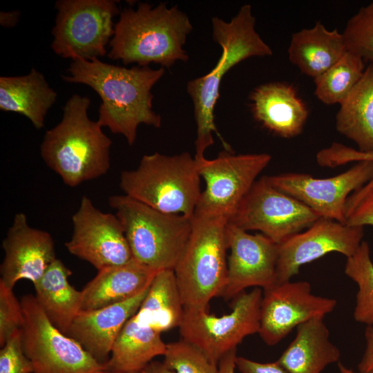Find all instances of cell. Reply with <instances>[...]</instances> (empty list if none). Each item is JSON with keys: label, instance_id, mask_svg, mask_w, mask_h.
<instances>
[{"label": "cell", "instance_id": "cell-18", "mask_svg": "<svg viewBox=\"0 0 373 373\" xmlns=\"http://www.w3.org/2000/svg\"><path fill=\"white\" fill-rule=\"evenodd\" d=\"M2 248L5 256L0 267V282L12 289L22 279L35 285L57 258L51 235L30 227L23 213L15 215Z\"/></svg>", "mask_w": 373, "mask_h": 373}, {"label": "cell", "instance_id": "cell-42", "mask_svg": "<svg viewBox=\"0 0 373 373\" xmlns=\"http://www.w3.org/2000/svg\"><path fill=\"white\" fill-rule=\"evenodd\" d=\"M338 367L339 370V373H361V372H356L353 371L352 370L347 367L345 365H344L341 363H338ZM369 373H373V372H369Z\"/></svg>", "mask_w": 373, "mask_h": 373}, {"label": "cell", "instance_id": "cell-26", "mask_svg": "<svg viewBox=\"0 0 373 373\" xmlns=\"http://www.w3.org/2000/svg\"><path fill=\"white\" fill-rule=\"evenodd\" d=\"M71 271L58 258L34 285L36 299L49 321L67 334L82 310V292L68 282Z\"/></svg>", "mask_w": 373, "mask_h": 373}, {"label": "cell", "instance_id": "cell-24", "mask_svg": "<svg viewBox=\"0 0 373 373\" xmlns=\"http://www.w3.org/2000/svg\"><path fill=\"white\" fill-rule=\"evenodd\" d=\"M347 51L343 33L317 22L291 35L287 50L290 62L313 79L323 74Z\"/></svg>", "mask_w": 373, "mask_h": 373}, {"label": "cell", "instance_id": "cell-15", "mask_svg": "<svg viewBox=\"0 0 373 373\" xmlns=\"http://www.w3.org/2000/svg\"><path fill=\"white\" fill-rule=\"evenodd\" d=\"M336 304L334 298L313 294L307 281L275 284L262 290L258 334L274 345L300 324L330 313Z\"/></svg>", "mask_w": 373, "mask_h": 373}, {"label": "cell", "instance_id": "cell-7", "mask_svg": "<svg viewBox=\"0 0 373 373\" xmlns=\"http://www.w3.org/2000/svg\"><path fill=\"white\" fill-rule=\"evenodd\" d=\"M133 258L156 271L174 269L189 239L192 218L156 210L126 195L108 198Z\"/></svg>", "mask_w": 373, "mask_h": 373}, {"label": "cell", "instance_id": "cell-5", "mask_svg": "<svg viewBox=\"0 0 373 373\" xmlns=\"http://www.w3.org/2000/svg\"><path fill=\"white\" fill-rule=\"evenodd\" d=\"M222 217L194 213L191 233L173 269L184 309H209L227 282L228 249Z\"/></svg>", "mask_w": 373, "mask_h": 373}, {"label": "cell", "instance_id": "cell-22", "mask_svg": "<svg viewBox=\"0 0 373 373\" xmlns=\"http://www.w3.org/2000/svg\"><path fill=\"white\" fill-rule=\"evenodd\" d=\"M324 317H315L296 327L294 340L276 361L288 373H321L339 361V349L329 341Z\"/></svg>", "mask_w": 373, "mask_h": 373}, {"label": "cell", "instance_id": "cell-30", "mask_svg": "<svg viewBox=\"0 0 373 373\" xmlns=\"http://www.w3.org/2000/svg\"><path fill=\"white\" fill-rule=\"evenodd\" d=\"M345 273L358 286L353 316L356 322L373 326V262L367 241L347 258Z\"/></svg>", "mask_w": 373, "mask_h": 373}, {"label": "cell", "instance_id": "cell-23", "mask_svg": "<svg viewBox=\"0 0 373 373\" xmlns=\"http://www.w3.org/2000/svg\"><path fill=\"white\" fill-rule=\"evenodd\" d=\"M57 98V93L35 68L24 75L0 77V110L26 117L36 129L44 126Z\"/></svg>", "mask_w": 373, "mask_h": 373}, {"label": "cell", "instance_id": "cell-27", "mask_svg": "<svg viewBox=\"0 0 373 373\" xmlns=\"http://www.w3.org/2000/svg\"><path fill=\"white\" fill-rule=\"evenodd\" d=\"M337 131L353 141L358 151L373 152V63L340 104L336 116Z\"/></svg>", "mask_w": 373, "mask_h": 373}, {"label": "cell", "instance_id": "cell-12", "mask_svg": "<svg viewBox=\"0 0 373 373\" xmlns=\"http://www.w3.org/2000/svg\"><path fill=\"white\" fill-rule=\"evenodd\" d=\"M271 160V156L265 153L235 155L226 151L213 160H197L206 187L195 213L229 221Z\"/></svg>", "mask_w": 373, "mask_h": 373}, {"label": "cell", "instance_id": "cell-35", "mask_svg": "<svg viewBox=\"0 0 373 373\" xmlns=\"http://www.w3.org/2000/svg\"><path fill=\"white\" fill-rule=\"evenodd\" d=\"M0 373H33V366L26 355L22 329L16 331L1 347Z\"/></svg>", "mask_w": 373, "mask_h": 373}, {"label": "cell", "instance_id": "cell-3", "mask_svg": "<svg viewBox=\"0 0 373 373\" xmlns=\"http://www.w3.org/2000/svg\"><path fill=\"white\" fill-rule=\"evenodd\" d=\"M88 96L73 95L62 108V118L47 131L40 146L46 164L67 186L97 178L110 169L111 140L88 115Z\"/></svg>", "mask_w": 373, "mask_h": 373}, {"label": "cell", "instance_id": "cell-16", "mask_svg": "<svg viewBox=\"0 0 373 373\" xmlns=\"http://www.w3.org/2000/svg\"><path fill=\"white\" fill-rule=\"evenodd\" d=\"M363 236V227L320 218L307 230L278 245L276 284L290 280L302 265L329 253L338 252L350 257L358 248Z\"/></svg>", "mask_w": 373, "mask_h": 373}, {"label": "cell", "instance_id": "cell-2", "mask_svg": "<svg viewBox=\"0 0 373 373\" xmlns=\"http://www.w3.org/2000/svg\"><path fill=\"white\" fill-rule=\"evenodd\" d=\"M192 29L189 17L177 6L140 2L136 10L126 8L120 12L107 56L125 65L153 63L169 68L188 60L184 46Z\"/></svg>", "mask_w": 373, "mask_h": 373}, {"label": "cell", "instance_id": "cell-34", "mask_svg": "<svg viewBox=\"0 0 373 373\" xmlns=\"http://www.w3.org/2000/svg\"><path fill=\"white\" fill-rule=\"evenodd\" d=\"M345 224L354 227L373 226V179L347 198Z\"/></svg>", "mask_w": 373, "mask_h": 373}, {"label": "cell", "instance_id": "cell-31", "mask_svg": "<svg viewBox=\"0 0 373 373\" xmlns=\"http://www.w3.org/2000/svg\"><path fill=\"white\" fill-rule=\"evenodd\" d=\"M163 362L175 373H218V364L184 339L166 344Z\"/></svg>", "mask_w": 373, "mask_h": 373}, {"label": "cell", "instance_id": "cell-25", "mask_svg": "<svg viewBox=\"0 0 373 373\" xmlns=\"http://www.w3.org/2000/svg\"><path fill=\"white\" fill-rule=\"evenodd\" d=\"M166 344L161 333L140 321L135 314L125 323L106 363L108 372L137 373L158 356Z\"/></svg>", "mask_w": 373, "mask_h": 373}, {"label": "cell", "instance_id": "cell-36", "mask_svg": "<svg viewBox=\"0 0 373 373\" xmlns=\"http://www.w3.org/2000/svg\"><path fill=\"white\" fill-rule=\"evenodd\" d=\"M316 161L321 166L330 168L352 162H373V152L363 153L343 144L334 142L318 152Z\"/></svg>", "mask_w": 373, "mask_h": 373}, {"label": "cell", "instance_id": "cell-40", "mask_svg": "<svg viewBox=\"0 0 373 373\" xmlns=\"http://www.w3.org/2000/svg\"><path fill=\"white\" fill-rule=\"evenodd\" d=\"M138 373H175L163 361H152Z\"/></svg>", "mask_w": 373, "mask_h": 373}, {"label": "cell", "instance_id": "cell-19", "mask_svg": "<svg viewBox=\"0 0 373 373\" xmlns=\"http://www.w3.org/2000/svg\"><path fill=\"white\" fill-rule=\"evenodd\" d=\"M150 285L123 302L97 309L81 310L66 335L77 341L97 361L106 364L120 332L139 309Z\"/></svg>", "mask_w": 373, "mask_h": 373}, {"label": "cell", "instance_id": "cell-8", "mask_svg": "<svg viewBox=\"0 0 373 373\" xmlns=\"http://www.w3.org/2000/svg\"><path fill=\"white\" fill-rule=\"evenodd\" d=\"M113 0H58L51 48L64 59L91 60L108 53L119 12ZM120 13V12H119Z\"/></svg>", "mask_w": 373, "mask_h": 373}, {"label": "cell", "instance_id": "cell-20", "mask_svg": "<svg viewBox=\"0 0 373 373\" xmlns=\"http://www.w3.org/2000/svg\"><path fill=\"white\" fill-rule=\"evenodd\" d=\"M249 99L254 117L269 131L286 138L302 132L308 111L293 86L265 84L256 87Z\"/></svg>", "mask_w": 373, "mask_h": 373}, {"label": "cell", "instance_id": "cell-4", "mask_svg": "<svg viewBox=\"0 0 373 373\" xmlns=\"http://www.w3.org/2000/svg\"><path fill=\"white\" fill-rule=\"evenodd\" d=\"M211 26L213 38L222 50L221 56L209 73L190 80L186 86L193 103L196 124L194 157L197 160L204 158L206 149L213 144V133L220 136L214 122V108L222 77L246 59L272 55L270 46L256 30V19L249 4L242 6L230 21L212 18Z\"/></svg>", "mask_w": 373, "mask_h": 373}, {"label": "cell", "instance_id": "cell-21", "mask_svg": "<svg viewBox=\"0 0 373 373\" xmlns=\"http://www.w3.org/2000/svg\"><path fill=\"white\" fill-rule=\"evenodd\" d=\"M157 272L134 258L97 271L81 291L82 310L99 309L136 296L150 285Z\"/></svg>", "mask_w": 373, "mask_h": 373}, {"label": "cell", "instance_id": "cell-41", "mask_svg": "<svg viewBox=\"0 0 373 373\" xmlns=\"http://www.w3.org/2000/svg\"><path fill=\"white\" fill-rule=\"evenodd\" d=\"M20 12L19 10L12 12H1L0 24L1 26L10 28L17 24L19 20Z\"/></svg>", "mask_w": 373, "mask_h": 373}, {"label": "cell", "instance_id": "cell-33", "mask_svg": "<svg viewBox=\"0 0 373 373\" xmlns=\"http://www.w3.org/2000/svg\"><path fill=\"white\" fill-rule=\"evenodd\" d=\"M24 324V314L21 302L16 298L13 289L0 282V345Z\"/></svg>", "mask_w": 373, "mask_h": 373}, {"label": "cell", "instance_id": "cell-14", "mask_svg": "<svg viewBox=\"0 0 373 373\" xmlns=\"http://www.w3.org/2000/svg\"><path fill=\"white\" fill-rule=\"evenodd\" d=\"M266 177L274 187L300 201L320 218L345 224L347 199L373 179V162H358L346 171L328 178L298 173Z\"/></svg>", "mask_w": 373, "mask_h": 373}, {"label": "cell", "instance_id": "cell-13", "mask_svg": "<svg viewBox=\"0 0 373 373\" xmlns=\"http://www.w3.org/2000/svg\"><path fill=\"white\" fill-rule=\"evenodd\" d=\"M73 234L65 246L71 254L97 271L133 259L123 227L115 214L97 209L87 196L72 216Z\"/></svg>", "mask_w": 373, "mask_h": 373}, {"label": "cell", "instance_id": "cell-10", "mask_svg": "<svg viewBox=\"0 0 373 373\" xmlns=\"http://www.w3.org/2000/svg\"><path fill=\"white\" fill-rule=\"evenodd\" d=\"M262 296L260 287L245 291L234 298L231 312L220 316L210 314L209 309H184L179 326L182 338L218 364L245 337L259 332Z\"/></svg>", "mask_w": 373, "mask_h": 373}, {"label": "cell", "instance_id": "cell-28", "mask_svg": "<svg viewBox=\"0 0 373 373\" xmlns=\"http://www.w3.org/2000/svg\"><path fill=\"white\" fill-rule=\"evenodd\" d=\"M184 312L173 269L158 271L135 315L162 333L179 327Z\"/></svg>", "mask_w": 373, "mask_h": 373}, {"label": "cell", "instance_id": "cell-9", "mask_svg": "<svg viewBox=\"0 0 373 373\" xmlns=\"http://www.w3.org/2000/svg\"><path fill=\"white\" fill-rule=\"evenodd\" d=\"M21 303L24 314L23 347L33 373H108L106 364L49 321L35 296L27 294Z\"/></svg>", "mask_w": 373, "mask_h": 373}, {"label": "cell", "instance_id": "cell-38", "mask_svg": "<svg viewBox=\"0 0 373 373\" xmlns=\"http://www.w3.org/2000/svg\"><path fill=\"white\" fill-rule=\"evenodd\" d=\"M365 349L357 368L359 372H373V326H367L365 331Z\"/></svg>", "mask_w": 373, "mask_h": 373}, {"label": "cell", "instance_id": "cell-43", "mask_svg": "<svg viewBox=\"0 0 373 373\" xmlns=\"http://www.w3.org/2000/svg\"><path fill=\"white\" fill-rule=\"evenodd\" d=\"M108 373H126V372H108Z\"/></svg>", "mask_w": 373, "mask_h": 373}, {"label": "cell", "instance_id": "cell-39", "mask_svg": "<svg viewBox=\"0 0 373 373\" xmlns=\"http://www.w3.org/2000/svg\"><path fill=\"white\" fill-rule=\"evenodd\" d=\"M236 358V349L226 354L218 363V373H235Z\"/></svg>", "mask_w": 373, "mask_h": 373}, {"label": "cell", "instance_id": "cell-17", "mask_svg": "<svg viewBox=\"0 0 373 373\" xmlns=\"http://www.w3.org/2000/svg\"><path fill=\"white\" fill-rule=\"evenodd\" d=\"M226 235L230 255L224 299L235 298L251 287L265 289L276 284L277 244L263 234L252 235L229 223Z\"/></svg>", "mask_w": 373, "mask_h": 373}, {"label": "cell", "instance_id": "cell-29", "mask_svg": "<svg viewBox=\"0 0 373 373\" xmlns=\"http://www.w3.org/2000/svg\"><path fill=\"white\" fill-rule=\"evenodd\" d=\"M364 61L347 51L333 66L314 79V93L323 103L341 104L363 75Z\"/></svg>", "mask_w": 373, "mask_h": 373}, {"label": "cell", "instance_id": "cell-32", "mask_svg": "<svg viewBox=\"0 0 373 373\" xmlns=\"http://www.w3.org/2000/svg\"><path fill=\"white\" fill-rule=\"evenodd\" d=\"M343 35L348 51L373 63V2L348 20Z\"/></svg>", "mask_w": 373, "mask_h": 373}, {"label": "cell", "instance_id": "cell-37", "mask_svg": "<svg viewBox=\"0 0 373 373\" xmlns=\"http://www.w3.org/2000/svg\"><path fill=\"white\" fill-rule=\"evenodd\" d=\"M236 364L241 373H288L277 361L260 363L237 356Z\"/></svg>", "mask_w": 373, "mask_h": 373}, {"label": "cell", "instance_id": "cell-11", "mask_svg": "<svg viewBox=\"0 0 373 373\" xmlns=\"http://www.w3.org/2000/svg\"><path fill=\"white\" fill-rule=\"evenodd\" d=\"M319 218L313 210L274 187L263 176L254 182L228 223L246 231H260L279 245Z\"/></svg>", "mask_w": 373, "mask_h": 373}, {"label": "cell", "instance_id": "cell-6", "mask_svg": "<svg viewBox=\"0 0 373 373\" xmlns=\"http://www.w3.org/2000/svg\"><path fill=\"white\" fill-rule=\"evenodd\" d=\"M198 161L188 152L144 155L137 167L123 171L124 195L156 210L193 218L202 191Z\"/></svg>", "mask_w": 373, "mask_h": 373}, {"label": "cell", "instance_id": "cell-1", "mask_svg": "<svg viewBox=\"0 0 373 373\" xmlns=\"http://www.w3.org/2000/svg\"><path fill=\"white\" fill-rule=\"evenodd\" d=\"M67 72L62 75L64 82L86 85L98 94L97 122L122 135L129 146L135 142L140 124L160 127L161 117L153 111L151 89L164 75V68H126L94 58L72 61Z\"/></svg>", "mask_w": 373, "mask_h": 373}]
</instances>
